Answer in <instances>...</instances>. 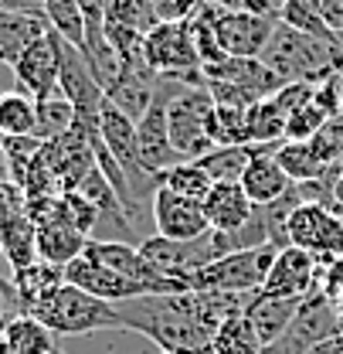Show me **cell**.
<instances>
[{"label":"cell","instance_id":"obj_8","mask_svg":"<svg viewBox=\"0 0 343 354\" xmlns=\"http://www.w3.org/2000/svg\"><path fill=\"white\" fill-rule=\"evenodd\" d=\"M143 62L153 75H173V79H187L201 72V58L194 48V35L187 21L177 24H153L146 31L143 44Z\"/></svg>","mask_w":343,"mask_h":354},{"label":"cell","instance_id":"obj_3","mask_svg":"<svg viewBox=\"0 0 343 354\" xmlns=\"http://www.w3.org/2000/svg\"><path fill=\"white\" fill-rule=\"evenodd\" d=\"M28 317L44 324L55 337H82L95 330H123V317L116 304H106L86 290L61 283L55 293H48Z\"/></svg>","mask_w":343,"mask_h":354},{"label":"cell","instance_id":"obj_9","mask_svg":"<svg viewBox=\"0 0 343 354\" xmlns=\"http://www.w3.org/2000/svg\"><path fill=\"white\" fill-rule=\"evenodd\" d=\"M279 24V14H248L215 7V35L224 58H258Z\"/></svg>","mask_w":343,"mask_h":354},{"label":"cell","instance_id":"obj_32","mask_svg":"<svg viewBox=\"0 0 343 354\" xmlns=\"http://www.w3.org/2000/svg\"><path fill=\"white\" fill-rule=\"evenodd\" d=\"M106 41L116 51V58L123 62V68H146L143 62V44H146V35L136 31V28H126V24H112L106 21Z\"/></svg>","mask_w":343,"mask_h":354},{"label":"cell","instance_id":"obj_37","mask_svg":"<svg viewBox=\"0 0 343 354\" xmlns=\"http://www.w3.org/2000/svg\"><path fill=\"white\" fill-rule=\"evenodd\" d=\"M316 293H323L326 300H340L343 293V256L333 259V263H323L320 266V279H316Z\"/></svg>","mask_w":343,"mask_h":354},{"label":"cell","instance_id":"obj_39","mask_svg":"<svg viewBox=\"0 0 343 354\" xmlns=\"http://www.w3.org/2000/svg\"><path fill=\"white\" fill-rule=\"evenodd\" d=\"M323 21L340 38L343 35V0H323Z\"/></svg>","mask_w":343,"mask_h":354},{"label":"cell","instance_id":"obj_38","mask_svg":"<svg viewBox=\"0 0 343 354\" xmlns=\"http://www.w3.org/2000/svg\"><path fill=\"white\" fill-rule=\"evenodd\" d=\"M208 3H215L221 10H248V14H279V10H272L265 0H208Z\"/></svg>","mask_w":343,"mask_h":354},{"label":"cell","instance_id":"obj_42","mask_svg":"<svg viewBox=\"0 0 343 354\" xmlns=\"http://www.w3.org/2000/svg\"><path fill=\"white\" fill-rule=\"evenodd\" d=\"M337 313H340V324H343V293H340V300H337Z\"/></svg>","mask_w":343,"mask_h":354},{"label":"cell","instance_id":"obj_31","mask_svg":"<svg viewBox=\"0 0 343 354\" xmlns=\"http://www.w3.org/2000/svg\"><path fill=\"white\" fill-rule=\"evenodd\" d=\"M75 127V106L58 92V95H51V99H44L38 102V140L41 143H55V140H61L65 133Z\"/></svg>","mask_w":343,"mask_h":354},{"label":"cell","instance_id":"obj_6","mask_svg":"<svg viewBox=\"0 0 343 354\" xmlns=\"http://www.w3.org/2000/svg\"><path fill=\"white\" fill-rule=\"evenodd\" d=\"M99 136H102V143L109 147V153L116 157V164L123 167L136 205L146 212V201L153 205V194H157V177L150 174V171L143 167V160H139L136 123L129 120L119 106H112L109 99L102 102V113H99Z\"/></svg>","mask_w":343,"mask_h":354},{"label":"cell","instance_id":"obj_33","mask_svg":"<svg viewBox=\"0 0 343 354\" xmlns=\"http://www.w3.org/2000/svg\"><path fill=\"white\" fill-rule=\"evenodd\" d=\"M326 123H330V116L309 99L306 106H300L296 113L286 116V140L289 143H309V140H316L323 133Z\"/></svg>","mask_w":343,"mask_h":354},{"label":"cell","instance_id":"obj_28","mask_svg":"<svg viewBox=\"0 0 343 354\" xmlns=\"http://www.w3.org/2000/svg\"><path fill=\"white\" fill-rule=\"evenodd\" d=\"M275 160H279V167L286 171V177H289L293 184L323 180V174L330 171V167L316 157L313 143H289V140H286V143L275 150Z\"/></svg>","mask_w":343,"mask_h":354},{"label":"cell","instance_id":"obj_10","mask_svg":"<svg viewBox=\"0 0 343 354\" xmlns=\"http://www.w3.org/2000/svg\"><path fill=\"white\" fill-rule=\"evenodd\" d=\"M150 221H153V235H164L170 242H201L211 235V221L204 215L201 201L180 198L167 187H157L153 205H150Z\"/></svg>","mask_w":343,"mask_h":354},{"label":"cell","instance_id":"obj_7","mask_svg":"<svg viewBox=\"0 0 343 354\" xmlns=\"http://www.w3.org/2000/svg\"><path fill=\"white\" fill-rule=\"evenodd\" d=\"M289 245L309 252L316 263H333L343 256V208L320 205V201H302L289 215Z\"/></svg>","mask_w":343,"mask_h":354},{"label":"cell","instance_id":"obj_19","mask_svg":"<svg viewBox=\"0 0 343 354\" xmlns=\"http://www.w3.org/2000/svg\"><path fill=\"white\" fill-rule=\"evenodd\" d=\"M252 150H255V147H252ZM289 187H293V180L279 167L275 153H255L252 164H248V171H245V177H242V191L248 194V201H252L255 208H265V205L279 201Z\"/></svg>","mask_w":343,"mask_h":354},{"label":"cell","instance_id":"obj_41","mask_svg":"<svg viewBox=\"0 0 343 354\" xmlns=\"http://www.w3.org/2000/svg\"><path fill=\"white\" fill-rule=\"evenodd\" d=\"M265 3H268L272 10H282V3H286V0H265Z\"/></svg>","mask_w":343,"mask_h":354},{"label":"cell","instance_id":"obj_13","mask_svg":"<svg viewBox=\"0 0 343 354\" xmlns=\"http://www.w3.org/2000/svg\"><path fill=\"white\" fill-rule=\"evenodd\" d=\"M340 330H343V324H340V313H337V304L326 300L323 293H309L300 304V313L293 317V327L286 330L282 341L296 354H306L309 348L337 337Z\"/></svg>","mask_w":343,"mask_h":354},{"label":"cell","instance_id":"obj_34","mask_svg":"<svg viewBox=\"0 0 343 354\" xmlns=\"http://www.w3.org/2000/svg\"><path fill=\"white\" fill-rule=\"evenodd\" d=\"M106 21H112V24H126V28H136V31L146 35V31L157 24L153 0H109Z\"/></svg>","mask_w":343,"mask_h":354},{"label":"cell","instance_id":"obj_17","mask_svg":"<svg viewBox=\"0 0 343 354\" xmlns=\"http://www.w3.org/2000/svg\"><path fill=\"white\" fill-rule=\"evenodd\" d=\"M204 215L211 221V232L231 235V232H238L252 221L255 205L248 201L242 184H215L211 194L204 198Z\"/></svg>","mask_w":343,"mask_h":354},{"label":"cell","instance_id":"obj_30","mask_svg":"<svg viewBox=\"0 0 343 354\" xmlns=\"http://www.w3.org/2000/svg\"><path fill=\"white\" fill-rule=\"evenodd\" d=\"M41 7L51 31H58L68 44L86 51V14H82L79 0H41Z\"/></svg>","mask_w":343,"mask_h":354},{"label":"cell","instance_id":"obj_35","mask_svg":"<svg viewBox=\"0 0 343 354\" xmlns=\"http://www.w3.org/2000/svg\"><path fill=\"white\" fill-rule=\"evenodd\" d=\"M58 205H61V218L68 221L75 232H82L86 239H92V232H95V225H99V212H95V205L88 201L82 191H65V194H58Z\"/></svg>","mask_w":343,"mask_h":354},{"label":"cell","instance_id":"obj_15","mask_svg":"<svg viewBox=\"0 0 343 354\" xmlns=\"http://www.w3.org/2000/svg\"><path fill=\"white\" fill-rule=\"evenodd\" d=\"M51 31L44 10H0V65H10Z\"/></svg>","mask_w":343,"mask_h":354},{"label":"cell","instance_id":"obj_20","mask_svg":"<svg viewBox=\"0 0 343 354\" xmlns=\"http://www.w3.org/2000/svg\"><path fill=\"white\" fill-rule=\"evenodd\" d=\"M0 252L10 266V272L38 263V225L31 221L28 212L0 218Z\"/></svg>","mask_w":343,"mask_h":354},{"label":"cell","instance_id":"obj_25","mask_svg":"<svg viewBox=\"0 0 343 354\" xmlns=\"http://www.w3.org/2000/svg\"><path fill=\"white\" fill-rule=\"evenodd\" d=\"M35 133H38V102L24 92H3L0 95V136H35Z\"/></svg>","mask_w":343,"mask_h":354},{"label":"cell","instance_id":"obj_36","mask_svg":"<svg viewBox=\"0 0 343 354\" xmlns=\"http://www.w3.org/2000/svg\"><path fill=\"white\" fill-rule=\"evenodd\" d=\"M204 0H153V14H157V24H177V21H190L194 10L201 7Z\"/></svg>","mask_w":343,"mask_h":354},{"label":"cell","instance_id":"obj_5","mask_svg":"<svg viewBox=\"0 0 343 354\" xmlns=\"http://www.w3.org/2000/svg\"><path fill=\"white\" fill-rule=\"evenodd\" d=\"M215 113V99L204 86H187L180 88L167 106V123H170V143L180 153V160H201L204 153L215 150V140L208 133Z\"/></svg>","mask_w":343,"mask_h":354},{"label":"cell","instance_id":"obj_14","mask_svg":"<svg viewBox=\"0 0 343 354\" xmlns=\"http://www.w3.org/2000/svg\"><path fill=\"white\" fill-rule=\"evenodd\" d=\"M65 283L86 290L92 297L106 300V304H126V300H139V297H150V290L129 276H119L106 266H95L88 263L86 256H79L75 263L65 266Z\"/></svg>","mask_w":343,"mask_h":354},{"label":"cell","instance_id":"obj_18","mask_svg":"<svg viewBox=\"0 0 343 354\" xmlns=\"http://www.w3.org/2000/svg\"><path fill=\"white\" fill-rule=\"evenodd\" d=\"M302 300H289V297H265L255 293L248 304H245V317L252 320L255 334L262 337V344H275L286 337V330L293 327V317L300 313Z\"/></svg>","mask_w":343,"mask_h":354},{"label":"cell","instance_id":"obj_29","mask_svg":"<svg viewBox=\"0 0 343 354\" xmlns=\"http://www.w3.org/2000/svg\"><path fill=\"white\" fill-rule=\"evenodd\" d=\"M279 21L289 24V28H296V31H302V35H313L320 41L337 44V35L323 21V0H286L282 10H279Z\"/></svg>","mask_w":343,"mask_h":354},{"label":"cell","instance_id":"obj_1","mask_svg":"<svg viewBox=\"0 0 343 354\" xmlns=\"http://www.w3.org/2000/svg\"><path fill=\"white\" fill-rule=\"evenodd\" d=\"M252 297L187 290V293H170V297H139V300H126L116 307L123 317V330L153 341L160 351L204 354L211 348L217 327L231 313H242Z\"/></svg>","mask_w":343,"mask_h":354},{"label":"cell","instance_id":"obj_11","mask_svg":"<svg viewBox=\"0 0 343 354\" xmlns=\"http://www.w3.org/2000/svg\"><path fill=\"white\" fill-rule=\"evenodd\" d=\"M58 44H61V35L48 31L41 41H35L17 62H14V82H17V92L31 95L35 102H44L51 95H58V75H61V55H58Z\"/></svg>","mask_w":343,"mask_h":354},{"label":"cell","instance_id":"obj_12","mask_svg":"<svg viewBox=\"0 0 343 354\" xmlns=\"http://www.w3.org/2000/svg\"><path fill=\"white\" fill-rule=\"evenodd\" d=\"M316 279H320V263L302 252L296 245L279 249L275 263L265 276L262 293L265 297H289V300H306L309 293H316Z\"/></svg>","mask_w":343,"mask_h":354},{"label":"cell","instance_id":"obj_4","mask_svg":"<svg viewBox=\"0 0 343 354\" xmlns=\"http://www.w3.org/2000/svg\"><path fill=\"white\" fill-rule=\"evenodd\" d=\"M275 245H258L245 252H228L204 269H197L190 276V290H204V293H238V297H252L262 293L265 276L275 263Z\"/></svg>","mask_w":343,"mask_h":354},{"label":"cell","instance_id":"obj_45","mask_svg":"<svg viewBox=\"0 0 343 354\" xmlns=\"http://www.w3.org/2000/svg\"><path fill=\"white\" fill-rule=\"evenodd\" d=\"M58 354H65V351H58Z\"/></svg>","mask_w":343,"mask_h":354},{"label":"cell","instance_id":"obj_40","mask_svg":"<svg viewBox=\"0 0 343 354\" xmlns=\"http://www.w3.org/2000/svg\"><path fill=\"white\" fill-rule=\"evenodd\" d=\"M306 354H343V330L337 334V337H330V341H323V344L309 348Z\"/></svg>","mask_w":343,"mask_h":354},{"label":"cell","instance_id":"obj_44","mask_svg":"<svg viewBox=\"0 0 343 354\" xmlns=\"http://www.w3.org/2000/svg\"><path fill=\"white\" fill-rule=\"evenodd\" d=\"M0 300H3V297H0ZM3 304H7V300H3Z\"/></svg>","mask_w":343,"mask_h":354},{"label":"cell","instance_id":"obj_16","mask_svg":"<svg viewBox=\"0 0 343 354\" xmlns=\"http://www.w3.org/2000/svg\"><path fill=\"white\" fill-rule=\"evenodd\" d=\"M88 239L82 232H75L68 221L61 218V205L55 208V215L38 225V259L51 263L58 269H65L68 263H75L86 252Z\"/></svg>","mask_w":343,"mask_h":354},{"label":"cell","instance_id":"obj_26","mask_svg":"<svg viewBox=\"0 0 343 354\" xmlns=\"http://www.w3.org/2000/svg\"><path fill=\"white\" fill-rule=\"evenodd\" d=\"M286 143V113L275 99H262L248 106V147H279Z\"/></svg>","mask_w":343,"mask_h":354},{"label":"cell","instance_id":"obj_43","mask_svg":"<svg viewBox=\"0 0 343 354\" xmlns=\"http://www.w3.org/2000/svg\"><path fill=\"white\" fill-rule=\"evenodd\" d=\"M157 354H177V351H157Z\"/></svg>","mask_w":343,"mask_h":354},{"label":"cell","instance_id":"obj_23","mask_svg":"<svg viewBox=\"0 0 343 354\" xmlns=\"http://www.w3.org/2000/svg\"><path fill=\"white\" fill-rule=\"evenodd\" d=\"M262 351H265V344L255 334L252 320L245 317V310L231 313L211 337V354H262Z\"/></svg>","mask_w":343,"mask_h":354},{"label":"cell","instance_id":"obj_27","mask_svg":"<svg viewBox=\"0 0 343 354\" xmlns=\"http://www.w3.org/2000/svg\"><path fill=\"white\" fill-rule=\"evenodd\" d=\"M255 150L252 147H215L211 153H204L197 164L208 171L215 184H242V177L248 171Z\"/></svg>","mask_w":343,"mask_h":354},{"label":"cell","instance_id":"obj_22","mask_svg":"<svg viewBox=\"0 0 343 354\" xmlns=\"http://www.w3.org/2000/svg\"><path fill=\"white\" fill-rule=\"evenodd\" d=\"M3 341H7V348L14 354H55V334L38 324L35 317H28V313H14L10 317V324H7V330H3Z\"/></svg>","mask_w":343,"mask_h":354},{"label":"cell","instance_id":"obj_2","mask_svg":"<svg viewBox=\"0 0 343 354\" xmlns=\"http://www.w3.org/2000/svg\"><path fill=\"white\" fill-rule=\"evenodd\" d=\"M258 62L282 82H323L326 75L340 72V58H337V44L320 41L313 35H302L289 24H275L272 38L265 44V51L258 55Z\"/></svg>","mask_w":343,"mask_h":354},{"label":"cell","instance_id":"obj_24","mask_svg":"<svg viewBox=\"0 0 343 354\" xmlns=\"http://www.w3.org/2000/svg\"><path fill=\"white\" fill-rule=\"evenodd\" d=\"M157 187H167V191L180 194V198H190V201L204 205V198L211 194L215 180L208 177V171L197 160H180V164H173L170 171H164L157 177Z\"/></svg>","mask_w":343,"mask_h":354},{"label":"cell","instance_id":"obj_46","mask_svg":"<svg viewBox=\"0 0 343 354\" xmlns=\"http://www.w3.org/2000/svg\"><path fill=\"white\" fill-rule=\"evenodd\" d=\"M55 354H58V351H55Z\"/></svg>","mask_w":343,"mask_h":354},{"label":"cell","instance_id":"obj_21","mask_svg":"<svg viewBox=\"0 0 343 354\" xmlns=\"http://www.w3.org/2000/svg\"><path fill=\"white\" fill-rule=\"evenodd\" d=\"M65 283V269L51 263H38L28 266V269H17L14 272V300H17V313H31V310L41 304L48 293H55L58 286Z\"/></svg>","mask_w":343,"mask_h":354}]
</instances>
